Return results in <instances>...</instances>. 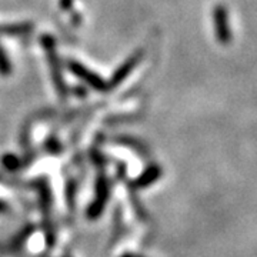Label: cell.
I'll return each mask as SVG.
<instances>
[{
  "label": "cell",
  "instance_id": "4",
  "mask_svg": "<svg viewBox=\"0 0 257 257\" xmlns=\"http://www.w3.org/2000/svg\"><path fill=\"white\" fill-rule=\"evenodd\" d=\"M142 56H143L142 52H136L135 55L130 56L124 63L120 64L119 69L113 73L111 79L109 80L107 87H116V86H119L120 83L123 82V80L127 77L128 74L133 72V69L136 67V64H139V62L142 60Z\"/></svg>",
  "mask_w": 257,
  "mask_h": 257
},
{
  "label": "cell",
  "instance_id": "5",
  "mask_svg": "<svg viewBox=\"0 0 257 257\" xmlns=\"http://www.w3.org/2000/svg\"><path fill=\"white\" fill-rule=\"evenodd\" d=\"M10 73V63L8 56L5 53L3 47L0 45V74H9Z\"/></svg>",
  "mask_w": 257,
  "mask_h": 257
},
{
  "label": "cell",
  "instance_id": "1",
  "mask_svg": "<svg viewBox=\"0 0 257 257\" xmlns=\"http://www.w3.org/2000/svg\"><path fill=\"white\" fill-rule=\"evenodd\" d=\"M213 29L216 39L221 45H229L231 42V28L227 9L223 5H217L213 9Z\"/></svg>",
  "mask_w": 257,
  "mask_h": 257
},
{
  "label": "cell",
  "instance_id": "3",
  "mask_svg": "<svg viewBox=\"0 0 257 257\" xmlns=\"http://www.w3.org/2000/svg\"><path fill=\"white\" fill-rule=\"evenodd\" d=\"M43 45H45V49L47 50V56H49V63H50V67H52L53 82H55L57 90L60 93H64L66 92V87H64L63 76H62V72H60V64H59L55 47H53V42L49 37H46V39H43Z\"/></svg>",
  "mask_w": 257,
  "mask_h": 257
},
{
  "label": "cell",
  "instance_id": "6",
  "mask_svg": "<svg viewBox=\"0 0 257 257\" xmlns=\"http://www.w3.org/2000/svg\"><path fill=\"white\" fill-rule=\"evenodd\" d=\"M30 29H32L30 25H19V26L3 28V30H6V33H8V35H12V33H15V35H22V33L28 32V30H30Z\"/></svg>",
  "mask_w": 257,
  "mask_h": 257
},
{
  "label": "cell",
  "instance_id": "2",
  "mask_svg": "<svg viewBox=\"0 0 257 257\" xmlns=\"http://www.w3.org/2000/svg\"><path fill=\"white\" fill-rule=\"evenodd\" d=\"M69 69L72 70V73L76 74L77 77H80L82 80H84L87 84H90L93 89H96L99 92L104 90L107 87V84L103 82V79H101L99 74H96L92 70H89L83 64L77 63V62H70L69 63Z\"/></svg>",
  "mask_w": 257,
  "mask_h": 257
}]
</instances>
